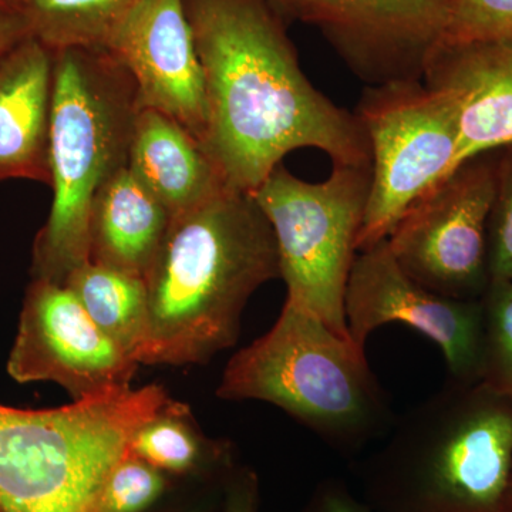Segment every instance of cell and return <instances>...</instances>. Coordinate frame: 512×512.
<instances>
[{"label":"cell","instance_id":"obj_1","mask_svg":"<svg viewBox=\"0 0 512 512\" xmlns=\"http://www.w3.org/2000/svg\"><path fill=\"white\" fill-rule=\"evenodd\" d=\"M204 72V147L229 190L252 194L286 154L316 148L333 165L372 167L355 113L302 72L271 0H184Z\"/></svg>","mask_w":512,"mask_h":512},{"label":"cell","instance_id":"obj_2","mask_svg":"<svg viewBox=\"0 0 512 512\" xmlns=\"http://www.w3.org/2000/svg\"><path fill=\"white\" fill-rule=\"evenodd\" d=\"M278 278L274 229L249 192L227 188L177 215L144 278L148 325L138 365H202L232 348L249 298Z\"/></svg>","mask_w":512,"mask_h":512},{"label":"cell","instance_id":"obj_3","mask_svg":"<svg viewBox=\"0 0 512 512\" xmlns=\"http://www.w3.org/2000/svg\"><path fill=\"white\" fill-rule=\"evenodd\" d=\"M512 476V400L451 379L362 470L377 512H501Z\"/></svg>","mask_w":512,"mask_h":512},{"label":"cell","instance_id":"obj_4","mask_svg":"<svg viewBox=\"0 0 512 512\" xmlns=\"http://www.w3.org/2000/svg\"><path fill=\"white\" fill-rule=\"evenodd\" d=\"M140 110L133 77L106 49L56 50L49 130L53 201L33 247V279L64 285L89 262L94 197L127 167Z\"/></svg>","mask_w":512,"mask_h":512},{"label":"cell","instance_id":"obj_5","mask_svg":"<svg viewBox=\"0 0 512 512\" xmlns=\"http://www.w3.org/2000/svg\"><path fill=\"white\" fill-rule=\"evenodd\" d=\"M217 396L274 404L346 453L390 420L366 349L289 301L269 332L229 360Z\"/></svg>","mask_w":512,"mask_h":512},{"label":"cell","instance_id":"obj_6","mask_svg":"<svg viewBox=\"0 0 512 512\" xmlns=\"http://www.w3.org/2000/svg\"><path fill=\"white\" fill-rule=\"evenodd\" d=\"M170 402L150 384L59 409L0 404V512H97L134 431Z\"/></svg>","mask_w":512,"mask_h":512},{"label":"cell","instance_id":"obj_7","mask_svg":"<svg viewBox=\"0 0 512 512\" xmlns=\"http://www.w3.org/2000/svg\"><path fill=\"white\" fill-rule=\"evenodd\" d=\"M372 167L333 165L322 183H308L279 164L252 197L274 229L286 301L350 338L346 289L369 198Z\"/></svg>","mask_w":512,"mask_h":512},{"label":"cell","instance_id":"obj_8","mask_svg":"<svg viewBox=\"0 0 512 512\" xmlns=\"http://www.w3.org/2000/svg\"><path fill=\"white\" fill-rule=\"evenodd\" d=\"M355 114L372 154L360 252L389 237L404 212L453 173L460 127L454 97L423 80L367 86Z\"/></svg>","mask_w":512,"mask_h":512},{"label":"cell","instance_id":"obj_9","mask_svg":"<svg viewBox=\"0 0 512 512\" xmlns=\"http://www.w3.org/2000/svg\"><path fill=\"white\" fill-rule=\"evenodd\" d=\"M481 154L421 195L386 238L417 284L453 299H481L488 285L487 225L497 160Z\"/></svg>","mask_w":512,"mask_h":512},{"label":"cell","instance_id":"obj_10","mask_svg":"<svg viewBox=\"0 0 512 512\" xmlns=\"http://www.w3.org/2000/svg\"><path fill=\"white\" fill-rule=\"evenodd\" d=\"M483 301L429 291L400 268L386 239L357 252L345 298L350 338L359 348L375 330L403 323L439 346L451 379L481 382Z\"/></svg>","mask_w":512,"mask_h":512},{"label":"cell","instance_id":"obj_11","mask_svg":"<svg viewBox=\"0 0 512 512\" xmlns=\"http://www.w3.org/2000/svg\"><path fill=\"white\" fill-rule=\"evenodd\" d=\"M138 366L66 285L33 279L10 350L12 379L55 382L74 400H83L128 389Z\"/></svg>","mask_w":512,"mask_h":512},{"label":"cell","instance_id":"obj_12","mask_svg":"<svg viewBox=\"0 0 512 512\" xmlns=\"http://www.w3.org/2000/svg\"><path fill=\"white\" fill-rule=\"evenodd\" d=\"M448 19V0H313L312 25L366 87L423 80Z\"/></svg>","mask_w":512,"mask_h":512},{"label":"cell","instance_id":"obj_13","mask_svg":"<svg viewBox=\"0 0 512 512\" xmlns=\"http://www.w3.org/2000/svg\"><path fill=\"white\" fill-rule=\"evenodd\" d=\"M106 50L133 77L141 110L167 114L204 144V72L184 0H140L114 30Z\"/></svg>","mask_w":512,"mask_h":512},{"label":"cell","instance_id":"obj_14","mask_svg":"<svg viewBox=\"0 0 512 512\" xmlns=\"http://www.w3.org/2000/svg\"><path fill=\"white\" fill-rule=\"evenodd\" d=\"M423 82L456 100V168L470 158L511 146L512 39L443 42L431 55Z\"/></svg>","mask_w":512,"mask_h":512},{"label":"cell","instance_id":"obj_15","mask_svg":"<svg viewBox=\"0 0 512 512\" xmlns=\"http://www.w3.org/2000/svg\"><path fill=\"white\" fill-rule=\"evenodd\" d=\"M55 52L29 36L0 57V180L50 184Z\"/></svg>","mask_w":512,"mask_h":512},{"label":"cell","instance_id":"obj_16","mask_svg":"<svg viewBox=\"0 0 512 512\" xmlns=\"http://www.w3.org/2000/svg\"><path fill=\"white\" fill-rule=\"evenodd\" d=\"M127 167L173 218L228 188L204 144L157 110L138 111Z\"/></svg>","mask_w":512,"mask_h":512},{"label":"cell","instance_id":"obj_17","mask_svg":"<svg viewBox=\"0 0 512 512\" xmlns=\"http://www.w3.org/2000/svg\"><path fill=\"white\" fill-rule=\"evenodd\" d=\"M171 220L167 208L130 168H121L94 197L89 262L146 278Z\"/></svg>","mask_w":512,"mask_h":512},{"label":"cell","instance_id":"obj_18","mask_svg":"<svg viewBox=\"0 0 512 512\" xmlns=\"http://www.w3.org/2000/svg\"><path fill=\"white\" fill-rule=\"evenodd\" d=\"M64 285L82 303L93 322L137 362L148 325L144 278L87 262Z\"/></svg>","mask_w":512,"mask_h":512},{"label":"cell","instance_id":"obj_19","mask_svg":"<svg viewBox=\"0 0 512 512\" xmlns=\"http://www.w3.org/2000/svg\"><path fill=\"white\" fill-rule=\"evenodd\" d=\"M140 0H15L30 36L53 52L106 49L117 26Z\"/></svg>","mask_w":512,"mask_h":512},{"label":"cell","instance_id":"obj_20","mask_svg":"<svg viewBox=\"0 0 512 512\" xmlns=\"http://www.w3.org/2000/svg\"><path fill=\"white\" fill-rule=\"evenodd\" d=\"M128 453L161 473L173 474L188 473L211 460L227 463L229 458L228 446L202 437L188 407L174 400L134 431Z\"/></svg>","mask_w":512,"mask_h":512},{"label":"cell","instance_id":"obj_21","mask_svg":"<svg viewBox=\"0 0 512 512\" xmlns=\"http://www.w3.org/2000/svg\"><path fill=\"white\" fill-rule=\"evenodd\" d=\"M481 301V382L512 400V281L488 285Z\"/></svg>","mask_w":512,"mask_h":512},{"label":"cell","instance_id":"obj_22","mask_svg":"<svg viewBox=\"0 0 512 512\" xmlns=\"http://www.w3.org/2000/svg\"><path fill=\"white\" fill-rule=\"evenodd\" d=\"M165 478L157 468L127 453L111 471L101 491L97 512H143L164 493Z\"/></svg>","mask_w":512,"mask_h":512},{"label":"cell","instance_id":"obj_23","mask_svg":"<svg viewBox=\"0 0 512 512\" xmlns=\"http://www.w3.org/2000/svg\"><path fill=\"white\" fill-rule=\"evenodd\" d=\"M490 284L512 281V144L497 160V184L487 225Z\"/></svg>","mask_w":512,"mask_h":512},{"label":"cell","instance_id":"obj_24","mask_svg":"<svg viewBox=\"0 0 512 512\" xmlns=\"http://www.w3.org/2000/svg\"><path fill=\"white\" fill-rule=\"evenodd\" d=\"M448 15L444 42L512 39V0H448Z\"/></svg>","mask_w":512,"mask_h":512},{"label":"cell","instance_id":"obj_25","mask_svg":"<svg viewBox=\"0 0 512 512\" xmlns=\"http://www.w3.org/2000/svg\"><path fill=\"white\" fill-rule=\"evenodd\" d=\"M302 512H377L360 501L343 481L328 478L320 481Z\"/></svg>","mask_w":512,"mask_h":512},{"label":"cell","instance_id":"obj_26","mask_svg":"<svg viewBox=\"0 0 512 512\" xmlns=\"http://www.w3.org/2000/svg\"><path fill=\"white\" fill-rule=\"evenodd\" d=\"M258 478L251 470H242L229 478L225 512H258Z\"/></svg>","mask_w":512,"mask_h":512},{"label":"cell","instance_id":"obj_27","mask_svg":"<svg viewBox=\"0 0 512 512\" xmlns=\"http://www.w3.org/2000/svg\"><path fill=\"white\" fill-rule=\"evenodd\" d=\"M29 36L28 22L18 9H0V57L6 55Z\"/></svg>","mask_w":512,"mask_h":512},{"label":"cell","instance_id":"obj_28","mask_svg":"<svg viewBox=\"0 0 512 512\" xmlns=\"http://www.w3.org/2000/svg\"><path fill=\"white\" fill-rule=\"evenodd\" d=\"M285 19L313 22V0H271Z\"/></svg>","mask_w":512,"mask_h":512},{"label":"cell","instance_id":"obj_29","mask_svg":"<svg viewBox=\"0 0 512 512\" xmlns=\"http://www.w3.org/2000/svg\"><path fill=\"white\" fill-rule=\"evenodd\" d=\"M501 512H512V476L510 485H508L507 494H505L503 507H501Z\"/></svg>","mask_w":512,"mask_h":512},{"label":"cell","instance_id":"obj_30","mask_svg":"<svg viewBox=\"0 0 512 512\" xmlns=\"http://www.w3.org/2000/svg\"><path fill=\"white\" fill-rule=\"evenodd\" d=\"M16 8L15 0H0V9Z\"/></svg>","mask_w":512,"mask_h":512}]
</instances>
